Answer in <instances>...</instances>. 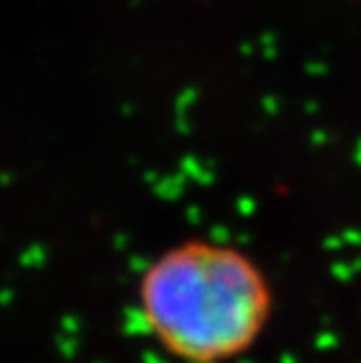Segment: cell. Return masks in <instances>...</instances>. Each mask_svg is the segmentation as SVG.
Segmentation results:
<instances>
[{
  "instance_id": "1",
  "label": "cell",
  "mask_w": 361,
  "mask_h": 363,
  "mask_svg": "<svg viewBox=\"0 0 361 363\" xmlns=\"http://www.w3.org/2000/svg\"><path fill=\"white\" fill-rule=\"evenodd\" d=\"M139 307L157 345L183 363H228L251 352L274 310L265 269L244 249L183 239L143 269Z\"/></svg>"
}]
</instances>
